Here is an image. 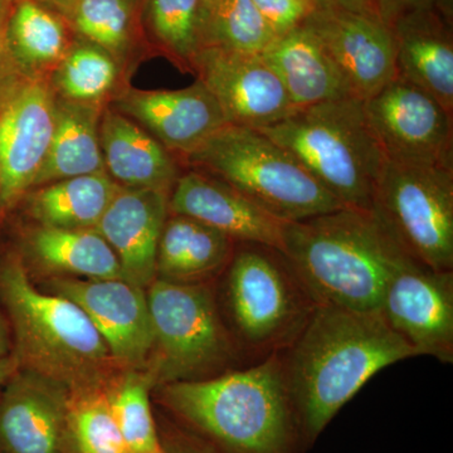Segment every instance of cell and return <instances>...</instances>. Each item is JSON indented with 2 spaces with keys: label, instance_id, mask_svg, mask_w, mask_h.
Segmentation results:
<instances>
[{
  "label": "cell",
  "instance_id": "cell-1",
  "mask_svg": "<svg viewBox=\"0 0 453 453\" xmlns=\"http://www.w3.org/2000/svg\"><path fill=\"white\" fill-rule=\"evenodd\" d=\"M416 357L380 311L319 305L281 353L283 375L309 447L387 366Z\"/></svg>",
  "mask_w": 453,
  "mask_h": 453
},
{
  "label": "cell",
  "instance_id": "cell-2",
  "mask_svg": "<svg viewBox=\"0 0 453 453\" xmlns=\"http://www.w3.org/2000/svg\"><path fill=\"white\" fill-rule=\"evenodd\" d=\"M180 427L219 453H306L309 449L285 375L281 353L205 380L160 388Z\"/></svg>",
  "mask_w": 453,
  "mask_h": 453
},
{
  "label": "cell",
  "instance_id": "cell-3",
  "mask_svg": "<svg viewBox=\"0 0 453 453\" xmlns=\"http://www.w3.org/2000/svg\"><path fill=\"white\" fill-rule=\"evenodd\" d=\"M281 252L319 305L357 311H380L390 280L412 259L374 211L348 207L283 223Z\"/></svg>",
  "mask_w": 453,
  "mask_h": 453
},
{
  "label": "cell",
  "instance_id": "cell-4",
  "mask_svg": "<svg viewBox=\"0 0 453 453\" xmlns=\"http://www.w3.org/2000/svg\"><path fill=\"white\" fill-rule=\"evenodd\" d=\"M0 306L7 316L12 354L19 369L71 389L105 386L118 365L96 327L73 301L40 290L14 251L0 256Z\"/></svg>",
  "mask_w": 453,
  "mask_h": 453
},
{
  "label": "cell",
  "instance_id": "cell-5",
  "mask_svg": "<svg viewBox=\"0 0 453 453\" xmlns=\"http://www.w3.org/2000/svg\"><path fill=\"white\" fill-rule=\"evenodd\" d=\"M237 244L226 266L225 326L249 366L290 347L319 303L281 251Z\"/></svg>",
  "mask_w": 453,
  "mask_h": 453
},
{
  "label": "cell",
  "instance_id": "cell-6",
  "mask_svg": "<svg viewBox=\"0 0 453 453\" xmlns=\"http://www.w3.org/2000/svg\"><path fill=\"white\" fill-rule=\"evenodd\" d=\"M258 131L294 155L342 207L372 211L387 159L362 100L345 97L297 109Z\"/></svg>",
  "mask_w": 453,
  "mask_h": 453
},
{
  "label": "cell",
  "instance_id": "cell-7",
  "mask_svg": "<svg viewBox=\"0 0 453 453\" xmlns=\"http://www.w3.org/2000/svg\"><path fill=\"white\" fill-rule=\"evenodd\" d=\"M184 162L234 187L281 222L342 208L294 155L250 127L226 125Z\"/></svg>",
  "mask_w": 453,
  "mask_h": 453
},
{
  "label": "cell",
  "instance_id": "cell-8",
  "mask_svg": "<svg viewBox=\"0 0 453 453\" xmlns=\"http://www.w3.org/2000/svg\"><path fill=\"white\" fill-rule=\"evenodd\" d=\"M146 297L153 327L146 372L155 384L205 380L234 371L231 365L240 357L207 283L155 279L146 288Z\"/></svg>",
  "mask_w": 453,
  "mask_h": 453
},
{
  "label": "cell",
  "instance_id": "cell-9",
  "mask_svg": "<svg viewBox=\"0 0 453 453\" xmlns=\"http://www.w3.org/2000/svg\"><path fill=\"white\" fill-rule=\"evenodd\" d=\"M372 211L405 255L453 271V168L387 162Z\"/></svg>",
  "mask_w": 453,
  "mask_h": 453
},
{
  "label": "cell",
  "instance_id": "cell-10",
  "mask_svg": "<svg viewBox=\"0 0 453 453\" xmlns=\"http://www.w3.org/2000/svg\"><path fill=\"white\" fill-rule=\"evenodd\" d=\"M363 105L387 162L453 168V113L418 86L396 74Z\"/></svg>",
  "mask_w": 453,
  "mask_h": 453
},
{
  "label": "cell",
  "instance_id": "cell-11",
  "mask_svg": "<svg viewBox=\"0 0 453 453\" xmlns=\"http://www.w3.org/2000/svg\"><path fill=\"white\" fill-rule=\"evenodd\" d=\"M56 124L50 80L18 76L0 97V219L35 186Z\"/></svg>",
  "mask_w": 453,
  "mask_h": 453
},
{
  "label": "cell",
  "instance_id": "cell-12",
  "mask_svg": "<svg viewBox=\"0 0 453 453\" xmlns=\"http://www.w3.org/2000/svg\"><path fill=\"white\" fill-rule=\"evenodd\" d=\"M380 312L416 357L452 365L453 271H434L411 259L390 280Z\"/></svg>",
  "mask_w": 453,
  "mask_h": 453
},
{
  "label": "cell",
  "instance_id": "cell-13",
  "mask_svg": "<svg viewBox=\"0 0 453 453\" xmlns=\"http://www.w3.org/2000/svg\"><path fill=\"white\" fill-rule=\"evenodd\" d=\"M193 73L219 101L228 125L262 130L296 110L261 55L203 47L193 61Z\"/></svg>",
  "mask_w": 453,
  "mask_h": 453
},
{
  "label": "cell",
  "instance_id": "cell-14",
  "mask_svg": "<svg viewBox=\"0 0 453 453\" xmlns=\"http://www.w3.org/2000/svg\"><path fill=\"white\" fill-rule=\"evenodd\" d=\"M50 292L67 297L88 316L116 365L142 369L153 350V327L145 288L124 279L56 277Z\"/></svg>",
  "mask_w": 453,
  "mask_h": 453
},
{
  "label": "cell",
  "instance_id": "cell-15",
  "mask_svg": "<svg viewBox=\"0 0 453 453\" xmlns=\"http://www.w3.org/2000/svg\"><path fill=\"white\" fill-rule=\"evenodd\" d=\"M303 25L321 42L354 97L368 100L396 76L395 37L381 18L320 5Z\"/></svg>",
  "mask_w": 453,
  "mask_h": 453
},
{
  "label": "cell",
  "instance_id": "cell-16",
  "mask_svg": "<svg viewBox=\"0 0 453 453\" xmlns=\"http://www.w3.org/2000/svg\"><path fill=\"white\" fill-rule=\"evenodd\" d=\"M110 106L183 160L228 125L219 101L199 80L180 89L121 88Z\"/></svg>",
  "mask_w": 453,
  "mask_h": 453
},
{
  "label": "cell",
  "instance_id": "cell-17",
  "mask_svg": "<svg viewBox=\"0 0 453 453\" xmlns=\"http://www.w3.org/2000/svg\"><path fill=\"white\" fill-rule=\"evenodd\" d=\"M71 388L18 369L0 395V453H68Z\"/></svg>",
  "mask_w": 453,
  "mask_h": 453
},
{
  "label": "cell",
  "instance_id": "cell-18",
  "mask_svg": "<svg viewBox=\"0 0 453 453\" xmlns=\"http://www.w3.org/2000/svg\"><path fill=\"white\" fill-rule=\"evenodd\" d=\"M169 213L199 220L235 243L262 244L281 251L285 222L207 173L190 169L180 174L170 190Z\"/></svg>",
  "mask_w": 453,
  "mask_h": 453
},
{
  "label": "cell",
  "instance_id": "cell-19",
  "mask_svg": "<svg viewBox=\"0 0 453 453\" xmlns=\"http://www.w3.org/2000/svg\"><path fill=\"white\" fill-rule=\"evenodd\" d=\"M169 192L121 188L96 226L120 262L122 279L146 288L157 279V257L169 216Z\"/></svg>",
  "mask_w": 453,
  "mask_h": 453
},
{
  "label": "cell",
  "instance_id": "cell-20",
  "mask_svg": "<svg viewBox=\"0 0 453 453\" xmlns=\"http://www.w3.org/2000/svg\"><path fill=\"white\" fill-rule=\"evenodd\" d=\"M449 18L414 11L390 20L396 74L418 86L453 113V41Z\"/></svg>",
  "mask_w": 453,
  "mask_h": 453
},
{
  "label": "cell",
  "instance_id": "cell-21",
  "mask_svg": "<svg viewBox=\"0 0 453 453\" xmlns=\"http://www.w3.org/2000/svg\"><path fill=\"white\" fill-rule=\"evenodd\" d=\"M100 142L106 173L121 188L170 193L180 177L175 155L111 106L101 116Z\"/></svg>",
  "mask_w": 453,
  "mask_h": 453
},
{
  "label": "cell",
  "instance_id": "cell-22",
  "mask_svg": "<svg viewBox=\"0 0 453 453\" xmlns=\"http://www.w3.org/2000/svg\"><path fill=\"white\" fill-rule=\"evenodd\" d=\"M295 109L354 97L323 44L303 25L279 35L264 52Z\"/></svg>",
  "mask_w": 453,
  "mask_h": 453
},
{
  "label": "cell",
  "instance_id": "cell-23",
  "mask_svg": "<svg viewBox=\"0 0 453 453\" xmlns=\"http://www.w3.org/2000/svg\"><path fill=\"white\" fill-rule=\"evenodd\" d=\"M23 259L76 279H122L118 256L96 228L62 229L33 226L20 238Z\"/></svg>",
  "mask_w": 453,
  "mask_h": 453
},
{
  "label": "cell",
  "instance_id": "cell-24",
  "mask_svg": "<svg viewBox=\"0 0 453 453\" xmlns=\"http://www.w3.org/2000/svg\"><path fill=\"white\" fill-rule=\"evenodd\" d=\"M9 56L19 76L50 80L76 35L61 14L37 0H18L5 22Z\"/></svg>",
  "mask_w": 453,
  "mask_h": 453
},
{
  "label": "cell",
  "instance_id": "cell-25",
  "mask_svg": "<svg viewBox=\"0 0 453 453\" xmlns=\"http://www.w3.org/2000/svg\"><path fill=\"white\" fill-rule=\"evenodd\" d=\"M121 187L106 170L33 188L20 203L35 225L95 229Z\"/></svg>",
  "mask_w": 453,
  "mask_h": 453
},
{
  "label": "cell",
  "instance_id": "cell-26",
  "mask_svg": "<svg viewBox=\"0 0 453 453\" xmlns=\"http://www.w3.org/2000/svg\"><path fill=\"white\" fill-rule=\"evenodd\" d=\"M234 244L228 235L199 220L172 214L160 237L157 279L201 283L228 265Z\"/></svg>",
  "mask_w": 453,
  "mask_h": 453
},
{
  "label": "cell",
  "instance_id": "cell-27",
  "mask_svg": "<svg viewBox=\"0 0 453 453\" xmlns=\"http://www.w3.org/2000/svg\"><path fill=\"white\" fill-rule=\"evenodd\" d=\"M106 106L73 103L56 95L55 131L33 188L105 170L100 122Z\"/></svg>",
  "mask_w": 453,
  "mask_h": 453
},
{
  "label": "cell",
  "instance_id": "cell-28",
  "mask_svg": "<svg viewBox=\"0 0 453 453\" xmlns=\"http://www.w3.org/2000/svg\"><path fill=\"white\" fill-rule=\"evenodd\" d=\"M142 11V0H74L65 20L76 37L107 50L122 67L138 42Z\"/></svg>",
  "mask_w": 453,
  "mask_h": 453
},
{
  "label": "cell",
  "instance_id": "cell-29",
  "mask_svg": "<svg viewBox=\"0 0 453 453\" xmlns=\"http://www.w3.org/2000/svg\"><path fill=\"white\" fill-rule=\"evenodd\" d=\"M121 68L107 50L76 37L50 82L64 100L106 106L107 100L115 96Z\"/></svg>",
  "mask_w": 453,
  "mask_h": 453
},
{
  "label": "cell",
  "instance_id": "cell-30",
  "mask_svg": "<svg viewBox=\"0 0 453 453\" xmlns=\"http://www.w3.org/2000/svg\"><path fill=\"white\" fill-rule=\"evenodd\" d=\"M142 17L155 46L181 71L193 73L203 46V0H144Z\"/></svg>",
  "mask_w": 453,
  "mask_h": 453
},
{
  "label": "cell",
  "instance_id": "cell-31",
  "mask_svg": "<svg viewBox=\"0 0 453 453\" xmlns=\"http://www.w3.org/2000/svg\"><path fill=\"white\" fill-rule=\"evenodd\" d=\"M68 453H129L113 416L107 386L71 389Z\"/></svg>",
  "mask_w": 453,
  "mask_h": 453
},
{
  "label": "cell",
  "instance_id": "cell-32",
  "mask_svg": "<svg viewBox=\"0 0 453 453\" xmlns=\"http://www.w3.org/2000/svg\"><path fill=\"white\" fill-rule=\"evenodd\" d=\"M154 386L151 375L142 369H127L115 386H107L113 416L129 453H162L150 403Z\"/></svg>",
  "mask_w": 453,
  "mask_h": 453
},
{
  "label": "cell",
  "instance_id": "cell-33",
  "mask_svg": "<svg viewBox=\"0 0 453 453\" xmlns=\"http://www.w3.org/2000/svg\"><path fill=\"white\" fill-rule=\"evenodd\" d=\"M277 38L252 0H216L203 20V47L261 55Z\"/></svg>",
  "mask_w": 453,
  "mask_h": 453
},
{
  "label": "cell",
  "instance_id": "cell-34",
  "mask_svg": "<svg viewBox=\"0 0 453 453\" xmlns=\"http://www.w3.org/2000/svg\"><path fill=\"white\" fill-rule=\"evenodd\" d=\"M252 3L277 37L303 26L320 7L316 0H252Z\"/></svg>",
  "mask_w": 453,
  "mask_h": 453
},
{
  "label": "cell",
  "instance_id": "cell-35",
  "mask_svg": "<svg viewBox=\"0 0 453 453\" xmlns=\"http://www.w3.org/2000/svg\"><path fill=\"white\" fill-rule=\"evenodd\" d=\"M381 18L389 26L390 20L399 14L414 11H437L451 16V0H377Z\"/></svg>",
  "mask_w": 453,
  "mask_h": 453
},
{
  "label": "cell",
  "instance_id": "cell-36",
  "mask_svg": "<svg viewBox=\"0 0 453 453\" xmlns=\"http://www.w3.org/2000/svg\"><path fill=\"white\" fill-rule=\"evenodd\" d=\"M162 453H219L207 442L181 427L177 436H164L159 431Z\"/></svg>",
  "mask_w": 453,
  "mask_h": 453
},
{
  "label": "cell",
  "instance_id": "cell-37",
  "mask_svg": "<svg viewBox=\"0 0 453 453\" xmlns=\"http://www.w3.org/2000/svg\"><path fill=\"white\" fill-rule=\"evenodd\" d=\"M5 22L7 18L0 16V97L11 83L19 76L9 56L7 40H5Z\"/></svg>",
  "mask_w": 453,
  "mask_h": 453
},
{
  "label": "cell",
  "instance_id": "cell-38",
  "mask_svg": "<svg viewBox=\"0 0 453 453\" xmlns=\"http://www.w3.org/2000/svg\"><path fill=\"white\" fill-rule=\"evenodd\" d=\"M316 2L321 7L345 9V11L357 12V13L381 18L377 0H316Z\"/></svg>",
  "mask_w": 453,
  "mask_h": 453
},
{
  "label": "cell",
  "instance_id": "cell-39",
  "mask_svg": "<svg viewBox=\"0 0 453 453\" xmlns=\"http://www.w3.org/2000/svg\"><path fill=\"white\" fill-rule=\"evenodd\" d=\"M18 369H19V365H18L16 357L13 354L0 357V395H2L3 389L7 386L11 378L16 374Z\"/></svg>",
  "mask_w": 453,
  "mask_h": 453
},
{
  "label": "cell",
  "instance_id": "cell-40",
  "mask_svg": "<svg viewBox=\"0 0 453 453\" xmlns=\"http://www.w3.org/2000/svg\"><path fill=\"white\" fill-rule=\"evenodd\" d=\"M12 348V334L9 329L7 316L0 306V357L11 356Z\"/></svg>",
  "mask_w": 453,
  "mask_h": 453
},
{
  "label": "cell",
  "instance_id": "cell-41",
  "mask_svg": "<svg viewBox=\"0 0 453 453\" xmlns=\"http://www.w3.org/2000/svg\"><path fill=\"white\" fill-rule=\"evenodd\" d=\"M38 3L43 4L44 7L52 9L56 13L61 14L65 18L70 12L71 7L74 3V0H37Z\"/></svg>",
  "mask_w": 453,
  "mask_h": 453
},
{
  "label": "cell",
  "instance_id": "cell-42",
  "mask_svg": "<svg viewBox=\"0 0 453 453\" xmlns=\"http://www.w3.org/2000/svg\"><path fill=\"white\" fill-rule=\"evenodd\" d=\"M17 2L18 0H0V16L7 18L9 12Z\"/></svg>",
  "mask_w": 453,
  "mask_h": 453
},
{
  "label": "cell",
  "instance_id": "cell-43",
  "mask_svg": "<svg viewBox=\"0 0 453 453\" xmlns=\"http://www.w3.org/2000/svg\"><path fill=\"white\" fill-rule=\"evenodd\" d=\"M214 2H216V0H203V20H204L205 13H207L208 9L211 8V5L213 4Z\"/></svg>",
  "mask_w": 453,
  "mask_h": 453
},
{
  "label": "cell",
  "instance_id": "cell-44",
  "mask_svg": "<svg viewBox=\"0 0 453 453\" xmlns=\"http://www.w3.org/2000/svg\"><path fill=\"white\" fill-rule=\"evenodd\" d=\"M144 2V0H142V3Z\"/></svg>",
  "mask_w": 453,
  "mask_h": 453
}]
</instances>
